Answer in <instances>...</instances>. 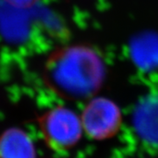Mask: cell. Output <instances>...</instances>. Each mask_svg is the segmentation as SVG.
<instances>
[{"label": "cell", "instance_id": "obj_1", "mask_svg": "<svg viewBox=\"0 0 158 158\" xmlns=\"http://www.w3.org/2000/svg\"><path fill=\"white\" fill-rule=\"evenodd\" d=\"M43 79L58 96L81 100L93 96L104 83L106 69L96 51L85 45L54 51L43 66Z\"/></svg>", "mask_w": 158, "mask_h": 158}, {"label": "cell", "instance_id": "obj_2", "mask_svg": "<svg viewBox=\"0 0 158 158\" xmlns=\"http://www.w3.org/2000/svg\"><path fill=\"white\" fill-rule=\"evenodd\" d=\"M37 125L46 145L56 152L76 147L84 132L80 116L65 106H56L41 113Z\"/></svg>", "mask_w": 158, "mask_h": 158}, {"label": "cell", "instance_id": "obj_3", "mask_svg": "<svg viewBox=\"0 0 158 158\" xmlns=\"http://www.w3.org/2000/svg\"><path fill=\"white\" fill-rule=\"evenodd\" d=\"M80 118L84 132L96 141L107 140L115 135L122 121L118 106L102 97L90 100Z\"/></svg>", "mask_w": 158, "mask_h": 158}, {"label": "cell", "instance_id": "obj_4", "mask_svg": "<svg viewBox=\"0 0 158 158\" xmlns=\"http://www.w3.org/2000/svg\"><path fill=\"white\" fill-rule=\"evenodd\" d=\"M134 127L142 141L158 145V96L142 99L133 116Z\"/></svg>", "mask_w": 158, "mask_h": 158}, {"label": "cell", "instance_id": "obj_5", "mask_svg": "<svg viewBox=\"0 0 158 158\" xmlns=\"http://www.w3.org/2000/svg\"><path fill=\"white\" fill-rule=\"evenodd\" d=\"M0 158H37L35 144L19 127H9L0 134Z\"/></svg>", "mask_w": 158, "mask_h": 158}, {"label": "cell", "instance_id": "obj_6", "mask_svg": "<svg viewBox=\"0 0 158 158\" xmlns=\"http://www.w3.org/2000/svg\"><path fill=\"white\" fill-rule=\"evenodd\" d=\"M129 48L133 62L141 69L148 71L158 68V34L145 32L135 35Z\"/></svg>", "mask_w": 158, "mask_h": 158}, {"label": "cell", "instance_id": "obj_7", "mask_svg": "<svg viewBox=\"0 0 158 158\" xmlns=\"http://www.w3.org/2000/svg\"><path fill=\"white\" fill-rule=\"evenodd\" d=\"M6 5L17 9L27 10L34 6L39 0H3Z\"/></svg>", "mask_w": 158, "mask_h": 158}]
</instances>
